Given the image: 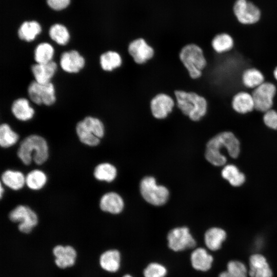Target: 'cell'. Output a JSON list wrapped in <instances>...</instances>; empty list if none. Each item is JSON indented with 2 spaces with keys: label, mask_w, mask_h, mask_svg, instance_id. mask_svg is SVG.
Segmentation results:
<instances>
[{
  "label": "cell",
  "mask_w": 277,
  "mask_h": 277,
  "mask_svg": "<svg viewBox=\"0 0 277 277\" xmlns=\"http://www.w3.org/2000/svg\"><path fill=\"white\" fill-rule=\"evenodd\" d=\"M227 151L232 158H236L241 151L240 143L235 134L229 131L217 133L207 142L205 151V157L212 165L215 166L225 165L227 157L222 152Z\"/></svg>",
  "instance_id": "6da1fadb"
},
{
  "label": "cell",
  "mask_w": 277,
  "mask_h": 277,
  "mask_svg": "<svg viewBox=\"0 0 277 277\" xmlns=\"http://www.w3.org/2000/svg\"><path fill=\"white\" fill-rule=\"evenodd\" d=\"M174 94L177 108L185 115L193 121H199L204 117L208 108L206 99L194 92L176 90Z\"/></svg>",
  "instance_id": "7a4b0ae2"
},
{
  "label": "cell",
  "mask_w": 277,
  "mask_h": 277,
  "mask_svg": "<svg viewBox=\"0 0 277 277\" xmlns=\"http://www.w3.org/2000/svg\"><path fill=\"white\" fill-rule=\"evenodd\" d=\"M35 163L41 165L48 157V147L46 140L37 135H31L23 140L17 151V155L25 165L32 161V154Z\"/></svg>",
  "instance_id": "3957f363"
},
{
  "label": "cell",
  "mask_w": 277,
  "mask_h": 277,
  "mask_svg": "<svg viewBox=\"0 0 277 277\" xmlns=\"http://www.w3.org/2000/svg\"><path fill=\"white\" fill-rule=\"evenodd\" d=\"M180 60L192 79L200 78L207 63L203 50L195 44L184 46L179 53Z\"/></svg>",
  "instance_id": "277c9868"
},
{
  "label": "cell",
  "mask_w": 277,
  "mask_h": 277,
  "mask_svg": "<svg viewBox=\"0 0 277 277\" xmlns=\"http://www.w3.org/2000/svg\"><path fill=\"white\" fill-rule=\"evenodd\" d=\"M76 132L82 143L88 146H95L103 137L105 128L100 120L88 116L77 123Z\"/></svg>",
  "instance_id": "5b68a950"
},
{
  "label": "cell",
  "mask_w": 277,
  "mask_h": 277,
  "mask_svg": "<svg viewBox=\"0 0 277 277\" xmlns=\"http://www.w3.org/2000/svg\"><path fill=\"white\" fill-rule=\"evenodd\" d=\"M140 191L147 202L155 206L164 205L169 197L168 190L165 186L157 185L155 179L152 176H146L142 179Z\"/></svg>",
  "instance_id": "8992f818"
},
{
  "label": "cell",
  "mask_w": 277,
  "mask_h": 277,
  "mask_svg": "<svg viewBox=\"0 0 277 277\" xmlns=\"http://www.w3.org/2000/svg\"><path fill=\"white\" fill-rule=\"evenodd\" d=\"M276 91L275 85L270 82H264L254 89L251 94L254 102L255 110L264 113L272 109Z\"/></svg>",
  "instance_id": "52a82bcc"
},
{
  "label": "cell",
  "mask_w": 277,
  "mask_h": 277,
  "mask_svg": "<svg viewBox=\"0 0 277 277\" xmlns=\"http://www.w3.org/2000/svg\"><path fill=\"white\" fill-rule=\"evenodd\" d=\"M9 218L12 222L19 223L18 229L24 234L31 233L38 223L36 214L29 207L23 205H19L12 210Z\"/></svg>",
  "instance_id": "ba28073f"
},
{
  "label": "cell",
  "mask_w": 277,
  "mask_h": 277,
  "mask_svg": "<svg viewBox=\"0 0 277 277\" xmlns=\"http://www.w3.org/2000/svg\"><path fill=\"white\" fill-rule=\"evenodd\" d=\"M28 94L30 100L37 105L51 106L56 101L54 86L51 82L46 84L31 82L28 87Z\"/></svg>",
  "instance_id": "9c48e42d"
},
{
  "label": "cell",
  "mask_w": 277,
  "mask_h": 277,
  "mask_svg": "<svg viewBox=\"0 0 277 277\" xmlns=\"http://www.w3.org/2000/svg\"><path fill=\"white\" fill-rule=\"evenodd\" d=\"M168 246L174 251H180L194 248L196 241L186 227L175 228L168 234Z\"/></svg>",
  "instance_id": "30bf717a"
},
{
  "label": "cell",
  "mask_w": 277,
  "mask_h": 277,
  "mask_svg": "<svg viewBox=\"0 0 277 277\" xmlns=\"http://www.w3.org/2000/svg\"><path fill=\"white\" fill-rule=\"evenodd\" d=\"M54 263L61 269L71 268L75 265L77 258V251L71 245L57 244L52 249Z\"/></svg>",
  "instance_id": "8fae6325"
},
{
  "label": "cell",
  "mask_w": 277,
  "mask_h": 277,
  "mask_svg": "<svg viewBox=\"0 0 277 277\" xmlns=\"http://www.w3.org/2000/svg\"><path fill=\"white\" fill-rule=\"evenodd\" d=\"M233 12L239 22L244 25L256 23L261 16L259 9L247 0H236L233 6Z\"/></svg>",
  "instance_id": "7c38bea8"
},
{
  "label": "cell",
  "mask_w": 277,
  "mask_h": 277,
  "mask_svg": "<svg viewBox=\"0 0 277 277\" xmlns=\"http://www.w3.org/2000/svg\"><path fill=\"white\" fill-rule=\"evenodd\" d=\"M173 98L169 95L160 93L155 95L150 102L152 114L156 119L162 120L167 117L174 106Z\"/></svg>",
  "instance_id": "4fadbf2b"
},
{
  "label": "cell",
  "mask_w": 277,
  "mask_h": 277,
  "mask_svg": "<svg viewBox=\"0 0 277 277\" xmlns=\"http://www.w3.org/2000/svg\"><path fill=\"white\" fill-rule=\"evenodd\" d=\"M128 51L135 63L143 64L153 57L154 50L143 38L131 41L128 46Z\"/></svg>",
  "instance_id": "5bb4252c"
},
{
  "label": "cell",
  "mask_w": 277,
  "mask_h": 277,
  "mask_svg": "<svg viewBox=\"0 0 277 277\" xmlns=\"http://www.w3.org/2000/svg\"><path fill=\"white\" fill-rule=\"evenodd\" d=\"M273 271L262 254L255 253L249 258L248 276L250 277H273Z\"/></svg>",
  "instance_id": "9a60e30c"
},
{
  "label": "cell",
  "mask_w": 277,
  "mask_h": 277,
  "mask_svg": "<svg viewBox=\"0 0 277 277\" xmlns=\"http://www.w3.org/2000/svg\"><path fill=\"white\" fill-rule=\"evenodd\" d=\"M60 65L64 71L69 73H76L84 67L85 60L77 51L71 50L62 53Z\"/></svg>",
  "instance_id": "2e32d148"
},
{
  "label": "cell",
  "mask_w": 277,
  "mask_h": 277,
  "mask_svg": "<svg viewBox=\"0 0 277 277\" xmlns=\"http://www.w3.org/2000/svg\"><path fill=\"white\" fill-rule=\"evenodd\" d=\"M231 105L232 109L240 114H246L255 110L252 94L245 91L236 93L232 98Z\"/></svg>",
  "instance_id": "e0dca14e"
},
{
  "label": "cell",
  "mask_w": 277,
  "mask_h": 277,
  "mask_svg": "<svg viewBox=\"0 0 277 277\" xmlns=\"http://www.w3.org/2000/svg\"><path fill=\"white\" fill-rule=\"evenodd\" d=\"M31 72L35 81L41 84L49 82L57 70V64L54 61L45 64H35L31 67Z\"/></svg>",
  "instance_id": "ac0fdd59"
},
{
  "label": "cell",
  "mask_w": 277,
  "mask_h": 277,
  "mask_svg": "<svg viewBox=\"0 0 277 277\" xmlns=\"http://www.w3.org/2000/svg\"><path fill=\"white\" fill-rule=\"evenodd\" d=\"M98 263L103 270L109 273L116 272L121 265L120 251L117 249H110L103 252L100 255Z\"/></svg>",
  "instance_id": "d6986e66"
},
{
  "label": "cell",
  "mask_w": 277,
  "mask_h": 277,
  "mask_svg": "<svg viewBox=\"0 0 277 277\" xmlns=\"http://www.w3.org/2000/svg\"><path fill=\"white\" fill-rule=\"evenodd\" d=\"M190 260L194 269L205 272L211 268L213 258L205 248L199 247L193 251Z\"/></svg>",
  "instance_id": "ffe728a7"
},
{
  "label": "cell",
  "mask_w": 277,
  "mask_h": 277,
  "mask_svg": "<svg viewBox=\"0 0 277 277\" xmlns=\"http://www.w3.org/2000/svg\"><path fill=\"white\" fill-rule=\"evenodd\" d=\"M227 238L226 231L220 227H212L208 229L204 235V241L206 247L211 251H217L221 249Z\"/></svg>",
  "instance_id": "44dd1931"
},
{
  "label": "cell",
  "mask_w": 277,
  "mask_h": 277,
  "mask_svg": "<svg viewBox=\"0 0 277 277\" xmlns=\"http://www.w3.org/2000/svg\"><path fill=\"white\" fill-rule=\"evenodd\" d=\"M101 209L112 214L120 213L124 207V202L120 195L115 192H109L104 194L101 199Z\"/></svg>",
  "instance_id": "7402d4cb"
},
{
  "label": "cell",
  "mask_w": 277,
  "mask_h": 277,
  "mask_svg": "<svg viewBox=\"0 0 277 277\" xmlns=\"http://www.w3.org/2000/svg\"><path fill=\"white\" fill-rule=\"evenodd\" d=\"M11 110L13 115L18 120L27 121L31 119L35 113L34 109L25 98H19L12 104Z\"/></svg>",
  "instance_id": "603a6c76"
},
{
  "label": "cell",
  "mask_w": 277,
  "mask_h": 277,
  "mask_svg": "<svg viewBox=\"0 0 277 277\" xmlns=\"http://www.w3.org/2000/svg\"><path fill=\"white\" fill-rule=\"evenodd\" d=\"M242 84L248 89H255L265 82L263 72L254 67L245 69L241 75Z\"/></svg>",
  "instance_id": "cb8c5ba5"
},
{
  "label": "cell",
  "mask_w": 277,
  "mask_h": 277,
  "mask_svg": "<svg viewBox=\"0 0 277 277\" xmlns=\"http://www.w3.org/2000/svg\"><path fill=\"white\" fill-rule=\"evenodd\" d=\"M221 175L223 179L234 187L242 186L246 180L245 174L234 164L224 165L221 171Z\"/></svg>",
  "instance_id": "d4e9b609"
},
{
  "label": "cell",
  "mask_w": 277,
  "mask_h": 277,
  "mask_svg": "<svg viewBox=\"0 0 277 277\" xmlns=\"http://www.w3.org/2000/svg\"><path fill=\"white\" fill-rule=\"evenodd\" d=\"M42 31L40 24L36 21H26L20 26L17 34L18 37L27 42L33 41Z\"/></svg>",
  "instance_id": "484cf974"
},
{
  "label": "cell",
  "mask_w": 277,
  "mask_h": 277,
  "mask_svg": "<svg viewBox=\"0 0 277 277\" xmlns=\"http://www.w3.org/2000/svg\"><path fill=\"white\" fill-rule=\"evenodd\" d=\"M211 44L215 52L223 54L231 50L234 47V42L230 35L226 33H221L214 36Z\"/></svg>",
  "instance_id": "4316f807"
},
{
  "label": "cell",
  "mask_w": 277,
  "mask_h": 277,
  "mask_svg": "<svg viewBox=\"0 0 277 277\" xmlns=\"http://www.w3.org/2000/svg\"><path fill=\"white\" fill-rule=\"evenodd\" d=\"M100 63L103 70L112 71L122 65V58L118 52L110 50L101 55Z\"/></svg>",
  "instance_id": "83f0119b"
},
{
  "label": "cell",
  "mask_w": 277,
  "mask_h": 277,
  "mask_svg": "<svg viewBox=\"0 0 277 277\" xmlns=\"http://www.w3.org/2000/svg\"><path fill=\"white\" fill-rule=\"evenodd\" d=\"M3 183L13 190H19L26 183V179L19 171L7 170L2 175Z\"/></svg>",
  "instance_id": "f1b7e54d"
},
{
  "label": "cell",
  "mask_w": 277,
  "mask_h": 277,
  "mask_svg": "<svg viewBox=\"0 0 277 277\" xmlns=\"http://www.w3.org/2000/svg\"><path fill=\"white\" fill-rule=\"evenodd\" d=\"M54 53L53 46L48 43L38 44L34 51V58L37 64H45L52 61Z\"/></svg>",
  "instance_id": "f546056e"
},
{
  "label": "cell",
  "mask_w": 277,
  "mask_h": 277,
  "mask_svg": "<svg viewBox=\"0 0 277 277\" xmlns=\"http://www.w3.org/2000/svg\"><path fill=\"white\" fill-rule=\"evenodd\" d=\"M49 35L52 40L61 46L67 44L70 39V34L68 29L60 24L52 25L49 30Z\"/></svg>",
  "instance_id": "4dcf8cb0"
},
{
  "label": "cell",
  "mask_w": 277,
  "mask_h": 277,
  "mask_svg": "<svg viewBox=\"0 0 277 277\" xmlns=\"http://www.w3.org/2000/svg\"><path fill=\"white\" fill-rule=\"evenodd\" d=\"M116 173L114 166L109 163H102L95 167L94 175L98 180L110 182L114 180Z\"/></svg>",
  "instance_id": "1f68e13d"
},
{
  "label": "cell",
  "mask_w": 277,
  "mask_h": 277,
  "mask_svg": "<svg viewBox=\"0 0 277 277\" xmlns=\"http://www.w3.org/2000/svg\"><path fill=\"white\" fill-rule=\"evenodd\" d=\"M19 138L18 134L13 131L7 124L0 126V144L2 147L8 148L14 145Z\"/></svg>",
  "instance_id": "d6a6232c"
},
{
  "label": "cell",
  "mask_w": 277,
  "mask_h": 277,
  "mask_svg": "<svg viewBox=\"0 0 277 277\" xmlns=\"http://www.w3.org/2000/svg\"><path fill=\"white\" fill-rule=\"evenodd\" d=\"M46 174L39 170H34L29 172L26 177V183L28 187L33 190H38L46 184Z\"/></svg>",
  "instance_id": "836d02e7"
},
{
  "label": "cell",
  "mask_w": 277,
  "mask_h": 277,
  "mask_svg": "<svg viewBox=\"0 0 277 277\" xmlns=\"http://www.w3.org/2000/svg\"><path fill=\"white\" fill-rule=\"evenodd\" d=\"M167 271L166 267L157 263L149 264L144 270V277H165Z\"/></svg>",
  "instance_id": "e575fe53"
},
{
  "label": "cell",
  "mask_w": 277,
  "mask_h": 277,
  "mask_svg": "<svg viewBox=\"0 0 277 277\" xmlns=\"http://www.w3.org/2000/svg\"><path fill=\"white\" fill-rule=\"evenodd\" d=\"M263 121L268 128L277 130V110L272 108L264 112Z\"/></svg>",
  "instance_id": "d590c367"
},
{
  "label": "cell",
  "mask_w": 277,
  "mask_h": 277,
  "mask_svg": "<svg viewBox=\"0 0 277 277\" xmlns=\"http://www.w3.org/2000/svg\"><path fill=\"white\" fill-rule=\"evenodd\" d=\"M70 0H47L48 5L54 10H62L70 4Z\"/></svg>",
  "instance_id": "8d00e7d4"
},
{
  "label": "cell",
  "mask_w": 277,
  "mask_h": 277,
  "mask_svg": "<svg viewBox=\"0 0 277 277\" xmlns=\"http://www.w3.org/2000/svg\"><path fill=\"white\" fill-rule=\"evenodd\" d=\"M218 277H247L241 275L238 273L226 270L222 271L218 275Z\"/></svg>",
  "instance_id": "74e56055"
},
{
  "label": "cell",
  "mask_w": 277,
  "mask_h": 277,
  "mask_svg": "<svg viewBox=\"0 0 277 277\" xmlns=\"http://www.w3.org/2000/svg\"><path fill=\"white\" fill-rule=\"evenodd\" d=\"M273 75L275 80L277 81V66L274 68L273 71Z\"/></svg>",
  "instance_id": "f35d334b"
},
{
  "label": "cell",
  "mask_w": 277,
  "mask_h": 277,
  "mask_svg": "<svg viewBox=\"0 0 277 277\" xmlns=\"http://www.w3.org/2000/svg\"><path fill=\"white\" fill-rule=\"evenodd\" d=\"M3 188L2 184L1 185V197H2L3 195Z\"/></svg>",
  "instance_id": "ab89813d"
},
{
  "label": "cell",
  "mask_w": 277,
  "mask_h": 277,
  "mask_svg": "<svg viewBox=\"0 0 277 277\" xmlns=\"http://www.w3.org/2000/svg\"><path fill=\"white\" fill-rule=\"evenodd\" d=\"M122 277H132V276L131 275H129V274H125L124 276H123Z\"/></svg>",
  "instance_id": "60d3db41"
}]
</instances>
